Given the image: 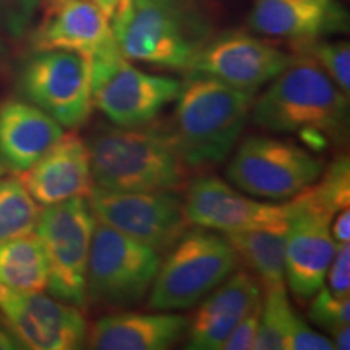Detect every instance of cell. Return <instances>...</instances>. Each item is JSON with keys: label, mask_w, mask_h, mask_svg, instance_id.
Masks as SVG:
<instances>
[{"label": "cell", "mask_w": 350, "mask_h": 350, "mask_svg": "<svg viewBox=\"0 0 350 350\" xmlns=\"http://www.w3.org/2000/svg\"><path fill=\"white\" fill-rule=\"evenodd\" d=\"M250 119L266 131L299 135L308 150L323 151L347 139L349 98L314 60L295 54L253 100Z\"/></svg>", "instance_id": "1"}, {"label": "cell", "mask_w": 350, "mask_h": 350, "mask_svg": "<svg viewBox=\"0 0 350 350\" xmlns=\"http://www.w3.org/2000/svg\"><path fill=\"white\" fill-rule=\"evenodd\" d=\"M94 187L113 191H175L187 185L169 125H103L88 138Z\"/></svg>", "instance_id": "2"}, {"label": "cell", "mask_w": 350, "mask_h": 350, "mask_svg": "<svg viewBox=\"0 0 350 350\" xmlns=\"http://www.w3.org/2000/svg\"><path fill=\"white\" fill-rule=\"evenodd\" d=\"M169 125L190 172L224 163L250 119L255 93L216 78L187 73Z\"/></svg>", "instance_id": "3"}, {"label": "cell", "mask_w": 350, "mask_h": 350, "mask_svg": "<svg viewBox=\"0 0 350 350\" xmlns=\"http://www.w3.org/2000/svg\"><path fill=\"white\" fill-rule=\"evenodd\" d=\"M214 0H131L129 13L113 28L122 55L169 70H187L216 36Z\"/></svg>", "instance_id": "4"}, {"label": "cell", "mask_w": 350, "mask_h": 350, "mask_svg": "<svg viewBox=\"0 0 350 350\" xmlns=\"http://www.w3.org/2000/svg\"><path fill=\"white\" fill-rule=\"evenodd\" d=\"M239 265L237 253L224 234L188 229L164 255L148 294L152 312L193 308L221 286Z\"/></svg>", "instance_id": "5"}, {"label": "cell", "mask_w": 350, "mask_h": 350, "mask_svg": "<svg viewBox=\"0 0 350 350\" xmlns=\"http://www.w3.org/2000/svg\"><path fill=\"white\" fill-rule=\"evenodd\" d=\"M161 261L163 258L151 247L98 222L88 256V304L116 312L142 304Z\"/></svg>", "instance_id": "6"}, {"label": "cell", "mask_w": 350, "mask_h": 350, "mask_svg": "<svg viewBox=\"0 0 350 350\" xmlns=\"http://www.w3.org/2000/svg\"><path fill=\"white\" fill-rule=\"evenodd\" d=\"M88 62L93 106L117 126L151 124L180 93V80L137 68L122 55L119 46Z\"/></svg>", "instance_id": "7"}, {"label": "cell", "mask_w": 350, "mask_h": 350, "mask_svg": "<svg viewBox=\"0 0 350 350\" xmlns=\"http://www.w3.org/2000/svg\"><path fill=\"white\" fill-rule=\"evenodd\" d=\"M96 216L86 196L44 206L34 234L42 245L49 269L47 288L55 299L85 308L86 268Z\"/></svg>", "instance_id": "8"}, {"label": "cell", "mask_w": 350, "mask_h": 350, "mask_svg": "<svg viewBox=\"0 0 350 350\" xmlns=\"http://www.w3.org/2000/svg\"><path fill=\"white\" fill-rule=\"evenodd\" d=\"M325 169L308 148L274 137H248L227 165L237 190L262 200L287 201L318 180Z\"/></svg>", "instance_id": "9"}, {"label": "cell", "mask_w": 350, "mask_h": 350, "mask_svg": "<svg viewBox=\"0 0 350 350\" xmlns=\"http://www.w3.org/2000/svg\"><path fill=\"white\" fill-rule=\"evenodd\" d=\"M96 221L148 245L164 256L190 222L175 191H113L93 187L90 196Z\"/></svg>", "instance_id": "10"}, {"label": "cell", "mask_w": 350, "mask_h": 350, "mask_svg": "<svg viewBox=\"0 0 350 350\" xmlns=\"http://www.w3.org/2000/svg\"><path fill=\"white\" fill-rule=\"evenodd\" d=\"M20 88L29 103L67 129H80L93 112L90 62L68 51H38L25 65Z\"/></svg>", "instance_id": "11"}, {"label": "cell", "mask_w": 350, "mask_h": 350, "mask_svg": "<svg viewBox=\"0 0 350 350\" xmlns=\"http://www.w3.org/2000/svg\"><path fill=\"white\" fill-rule=\"evenodd\" d=\"M183 208L190 226L221 234L262 229L288 222L299 211V201L265 203L253 200L214 175H201L188 185Z\"/></svg>", "instance_id": "12"}, {"label": "cell", "mask_w": 350, "mask_h": 350, "mask_svg": "<svg viewBox=\"0 0 350 350\" xmlns=\"http://www.w3.org/2000/svg\"><path fill=\"white\" fill-rule=\"evenodd\" d=\"M292 57L275 44L243 31L216 34L191 60L187 73L216 78L226 85L255 91L275 78Z\"/></svg>", "instance_id": "13"}, {"label": "cell", "mask_w": 350, "mask_h": 350, "mask_svg": "<svg viewBox=\"0 0 350 350\" xmlns=\"http://www.w3.org/2000/svg\"><path fill=\"white\" fill-rule=\"evenodd\" d=\"M0 317L21 349L77 350L86 344L88 323L81 308L42 292L5 295Z\"/></svg>", "instance_id": "14"}, {"label": "cell", "mask_w": 350, "mask_h": 350, "mask_svg": "<svg viewBox=\"0 0 350 350\" xmlns=\"http://www.w3.org/2000/svg\"><path fill=\"white\" fill-rule=\"evenodd\" d=\"M299 211L288 221L286 242V284L300 301L310 300L325 286L336 240L331 235V214L306 206L299 198Z\"/></svg>", "instance_id": "15"}, {"label": "cell", "mask_w": 350, "mask_h": 350, "mask_svg": "<svg viewBox=\"0 0 350 350\" xmlns=\"http://www.w3.org/2000/svg\"><path fill=\"white\" fill-rule=\"evenodd\" d=\"M36 51H68L93 59L117 46L112 16L94 0H51L33 38Z\"/></svg>", "instance_id": "16"}, {"label": "cell", "mask_w": 350, "mask_h": 350, "mask_svg": "<svg viewBox=\"0 0 350 350\" xmlns=\"http://www.w3.org/2000/svg\"><path fill=\"white\" fill-rule=\"evenodd\" d=\"M261 301V284L248 269L234 271L221 286L200 301L188 318L187 347L221 350L234 327Z\"/></svg>", "instance_id": "17"}, {"label": "cell", "mask_w": 350, "mask_h": 350, "mask_svg": "<svg viewBox=\"0 0 350 350\" xmlns=\"http://www.w3.org/2000/svg\"><path fill=\"white\" fill-rule=\"evenodd\" d=\"M39 206L90 196L94 187L88 144L77 133H64L33 167L20 174Z\"/></svg>", "instance_id": "18"}, {"label": "cell", "mask_w": 350, "mask_h": 350, "mask_svg": "<svg viewBox=\"0 0 350 350\" xmlns=\"http://www.w3.org/2000/svg\"><path fill=\"white\" fill-rule=\"evenodd\" d=\"M187 326L188 319L172 312L117 310L88 327L86 344L94 350H165L185 338Z\"/></svg>", "instance_id": "19"}, {"label": "cell", "mask_w": 350, "mask_h": 350, "mask_svg": "<svg viewBox=\"0 0 350 350\" xmlns=\"http://www.w3.org/2000/svg\"><path fill=\"white\" fill-rule=\"evenodd\" d=\"M65 130L47 112L21 99L0 104V164L15 174L33 167Z\"/></svg>", "instance_id": "20"}, {"label": "cell", "mask_w": 350, "mask_h": 350, "mask_svg": "<svg viewBox=\"0 0 350 350\" xmlns=\"http://www.w3.org/2000/svg\"><path fill=\"white\" fill-rule=\"evenodd\" d=\"M253 31L294 44L344 31L347 16H338L300 0H253L248 16Z\"/></svg>", "instance_id": "21"}, {"label": "cell", "mask_w": 350, "mask_h": 350, "mask_svg": "<svg viewBox=\"0 0 350 350\" xmlns=\"http://www.w3.org/2000/svg\"><path fill=\"white\" fill-rule=\"evenodd\" d=\"M288 222L262 229L227 234L239 261L260 281L261 288L286 284V242Z\"/></svg>", "instance_id": "22"}, {"label": "cell", "mask_w": 350, "mask_h": 350, "mask_svg": "<svg viewBox=\"0 0 350 350\" xmlns=\"http://www.w3.org/2000/svg\"><path fill=\"white\" fill-rule=\"evenodd\" d=\"M47 284V260L34 230L0 243V300L8 294L42 292Z\"/></svg>", "instance_id": "23"}, {"label": "cell", "mask_w": 350, "mask_h": 350, "mask_svg": "<svg viewBox=\"0 0 350 350\" xmlns=\"http://www.w3.org/2000/svg\"><path fill=\"white\" fill-rule=\"evenodd\" d=\"M41 208L20 178H0V243L29 234Z\"/></svg>", "instance_id": "24"}, {"label": "cell", "mask_w": 350, "mask_h": 350, "mask_svg": "<svg viewBox=\"0 0 350 350\" xmlns=\"http://www.w3.org/2000/svg\"><path fill=\"white\" fill-rule=\"evenodd\" d=\"M295 310L288 301L286 284L265 288L261 297L260 326L253 349L255 350H288V332Z\"/></svg>", "instance_id": "25"}, {"label": "cell", "mask_w": 350, "mask_h": 350, "mask_svg": "<svg viewBox=\"0 0 350 350\" xmlns=\"http://www.w3.org/2000/svg\"><path fill=\"white\" fill-rule=\"evenodd\" d=\"M299 198L306 206L334 216L350 204V163L347 154H339L323 169L318 180L300 191Z\"/></svg>", "instance_id": "26"}, {"label": "cell", "mask_w": 350, "mask_h": 350, "mask_svg": "<svg viewBox=\"0 0 350 350\" xmlns=\"http://www.w3.org/2000/svg\"><path fill=\"white\" fill-rule=\"evenodd\" d=\"M295 54L314 60L342 93L350 96V46L347 41H314L294 44Z\"/></svg>", "instance_id": "27"}, {"label": "cell", "mask_w": 350, "mask_h": 350, "mask_svg": "<svg viewBox=\"0 0 350 350\" xmlns=\"http://www.w3.org/2000/svg\"><path fill=\"white\" fill-rule=\"evenodd\" d=\"M308 318L313 325L323 327L325 331H332L336 327L345 326L350 323V300L339 299L332 295L327 288L323 286L310 299Z\"/></svg>", "instance_id": "28"}, {"label": "cell", "mask_w": 350, "mask_h": 350, "mask_svg": "<svg viewBox=\"0 0 350 350\" xmlns=\"http://www.w3.org/2000/svg\"><path fill=\"white\" fill-rule=\"evenodd\" d=\"M325 287L339 299H349L350 294V247L338 243L332 261L327 268Z\"/></svg>", "instance_id": "29"}, {"label": "cell", "mask_w": 350, "mask_h": 350, "mask_svg": "<svg viewBox=\"0 0 350 350\" xmlns=\"http://www.w3.org/2000/svg\"><path fill=\"white\" fill-rule=\"evenodd\" d=\"M334 344L329 338L319 334L305 323V319L295 312L288 332V350H332Z\"/></svg>", "instance_id": "30"}, {"label": "cell", "mask_w": 350, "mask_h": 350, "mask_svg": "<svg viewBox=\"0 0 350 350\" xmlns=\"http://www.w3.org/2000/svg\"><path fill=\"white\" fill-rule=\"evenodd\" d=\"M260 310H261V301L255 308H252L250 312L245 314L242 321L234 327V331L230 332L229 338L226 339V342L222 344L224 350H252L255 345L256 334H258V326H260Z\"/></svg>", "instance_id": "31"}, {"label": "cell", "mask_w": 350, "mask_h": 350, "mask_svg": "<svg viewBox=\"0 0 350 350\" xmlns=\"http://www.w3.org/2000/svg\"><path fill=\"white\" fill-rule=\"evenodd\" d=\"M331 235L336 243H349L350 242V213L349 208L340 209L332 216L331 221Z\"/></svg>", "instance_id": "32"}, {"label": "cell", "mask_w": 350, "mask_h": 350, "mask_svg": "<svg viewBox=\"0 0 350 350\" xmlns=\"http://www.w3.org/2000/svg\"><path fill=\"white\" fill-rule=\"evenodd\" d=\"M329 334L332 336L331 340H332V344H334V349H339V350L350 349V327H349V325L336 327V329L329 331Z\"/></svg>", "instance_id": "33"}, {"label": "cell", "mask_w": 350, "mask_h": 350, "mask_svg": "<svg viewBox=\"0 0 350 350\" xmlns=\"http://www.w3.org/2000/svg\"><path fill=\"white\" fill-rule=\"evenodd\" d=\"M300 2L310 3V5L323 8V10L332 13V15L347 16V13L344 12V8L340 7V3L338 2V0H300Z\"/></svg>", "instance_id": "34"}, {"label": "cell", "mask_w": 350, "mask_h": 350, "mask_svg": "<svg viewBox=\"0 0 350 350\" xmlns=\"http://www.w3.org/2000/svg\"><path fill=\"white\" fill-rule=\"evenodd\" d=\"M21 349L18 340H16L15 336L12 334L10 329L3 325V321L0 319V350H15Z\"/></svg>", "instance_id": "35"}, {"label": "cell", "mask_w": 350, "mask_h": 350, "mask_svg": "<svg viewBox=\"0 0 350 350\" xmlns=\"http://www.w3.org/2000/svg\"><path fill=\"white\" fill-rule=\"evenodd\" d=\"M94 2H98L100 7L104 8V10H106L109 15L112 16V13H113V8H116V0H94Z\"/></svg>", "instance_id": "36"}, {"label": "cell", "mask_w": 350, "mask_h": 350, "mask_svg": "<svg viewBox=\"0 0 350 350\" xmlns=\"http://www.w3.org/2000/svg\"><path fill=\"white\" fill-rule=\"evenodd\" d=\"M3 172H5V167H3L2 164H0V178H2V175H3Z\"/></svg>", "instance_id": "37"}]
</instances>
